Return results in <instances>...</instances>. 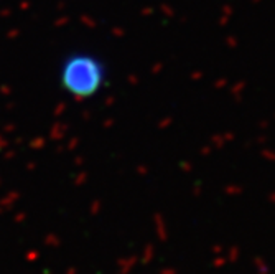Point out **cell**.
Segmentation results:
<instances>
[{
	"instance_id": "cell-1",
	"label": "cell",
	"mask_w": 275,
	"mask_h": 274,
	"mask_svg": "<svg viewBox=\"0 0 275 274\" xmlns=\"http://www.w3.org/2000/svg\"><path fill=\"white\" fill-rule=\"evenodd\" d=\"M107 64L99 55L76 50L64 55L58 66V86L68 98L93 99L107 85Z\"/></svg>"
}]
</instances>
